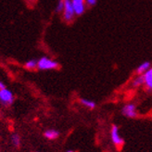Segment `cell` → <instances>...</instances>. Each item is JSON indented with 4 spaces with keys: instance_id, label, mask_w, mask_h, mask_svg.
I'll list each match as a JSON object with an SVG mask.
<instances>
[{
    "instance_id": "cell-1",
    "label": "cell",
    "mask_w": 152,
    "mask_h": 152,
    "mask_svg": "<svg viewBox=\"0 0 152 152\" xmlns=\"http://www.w3.org/2000/svg\"><path fill=\"white\" fill-rule=\"evenodd\" d=\"M58 63L54 59H51L48 57H42L39 60H37V69L41 71H49L58 69Z\"/></svg>"
},
{
    "instance_id": "cell-2",
    "label": "cell",
    "mask_w": 152,
    "mask_h": 152,
    "mask_svg": "<svg viewBox=\"0 0 152 152\" xmlns=\"http://www.w3.org/2000/svg\"><path fill=\"white\" fill-rule=\"evenodd\" d=\"M110 137H111V141L113 143V145L115 146L118 149L123 148V147L124 145V140L121 136V134L119 133V127L116 124H113L111 126Z\"/></svg>"
},
{
    "instance_id": "cell-3",
    "label": "cell",
    "mask_w": 152,
    "mask_h": 152,
    "mask_svg": "<svg viewBox=\"0 0 152 152\" xmlns=\"http://www.w3.org/2000/svg\"><path fill=\"white\" fill-rule=\"evenodd\" d=\"M63 20L66 22H72L75 18V12L72 4V0H64V10L62 12Z\"/></svg>"
},
{
    "instance_id": "cell-4",
    "label": "cell",
    "mask_w": 152,
    "mask_h": 152,
    "mask_svg": "<svg viewBox=\"0 0 152 152\" xmlns=\"http://www.w3.org/2000/svg\"><path fill=\"white\" fill-rule=\"evenodd\" d=\"M0 102L5 106H10L14 102V96L10 89H0Z\"/></svg>"
},
{
    "instance_id": "cell-5",
    "label": "cell",
    "mask_w": 152,
    "mask_h": 152,
    "mask_svg": "<svg viewBox=\"0 0 152 152\" xmlns=\"http://www.w3.org/2000/svg\"><path fill=\"white\" fill-rule=\"evenodd\" d=\"M121 114L126 118H135L137 117V111H136V106L133 103H128L124 106L121 109Z\"/></svg>"
},
{
    "instance_id": "cell-6",
    "label": "cell",
    "mask_w": 152,
    "mask_h": 152,
    "mask_svg": "<svg viewBox=\"0 0 152 152\" xmlns=\"http://www.w3.org/2000/svg\"><path fill=\"white\" fill-rule=\"evenodd\" d=\"M72 4L76 16H81L86 10V0H72Z\"/></svg>"
},
{
    "instance_id": "cell-7",
    "label": "cell",
    "mask_w": 152,
    "mask_h": 152,
    "mask_svg": "<svg viewBox=\"0 0 152 152\" xmlns=\"http://www.w3.org/2000/svg\"><path fill=\"white\" fill-rule=\"evenodd\" d=\"M143 75H144V79H145V86L147 89L152 91V67Z\"/></svg>"
},
{
    "instance_id": "cell-8",
    "label": "cell",
    "mask_w": 152,
    "mask_h": 152,
    "mask_svg": "<svg viewBox=\"0 0 152 152\" xmlns=\"http://www.w3.org/2000/svg\"><path fill=\"white\" fill-rule=\"evenodd\" d=\"M44 136L48 140H55L59 136V132L55 129H48L44 133Z\"/></svg>"
},
{
    "instance_id": "cell-9",
    "label": "cell",
    "mask_w": 152,
    "mask_h": 152,
    "mask_svg": "<svg viewBox=\"0 0 152 152\" xmlns=\"http://www.w3.org/2000/svg\"><path fill=\"white\" fill-rule=\"evenodd\" d=\"M151 68V64L149 61H145L141 63L137 68H136V73L138 75H141V74H144L146 72H148L149 69Z\"/></svg>"
},
{
    "instance_id": "cell-10",
    "label": "cell",
    "mask_w": 152,
    "mask_h": 152,
    "mask_svg": "<svg viewBox=\"0 0 152 152\" xmlns=\"http://www.w3.org/2000/svg\"><path fill=\"white\" fill-rule=\"evenodd\" d=\"M80 103L83 106V107H86L89 110H94L96 106L95 101L90 100V99H86V98H83V97L80 98Z\"/></svg>"
},
{
    "instance_id": "cell-11",
    "label": "cell",
    "mask_w": 152,
    "mask_h": 152,
    "mask_svg": "<svg viewBox=\"0 0 152 152\" xmlns=\"http://www.w3.org/2000/svg\"><path fill=\"white\" fill-rule=\"evenodd\" d=\"M145 85V79H144V75H137V77H135L133 82H132V86L134 87H139Z\"/></svg>"
},
{
    "instance_id": "cell-12",
    "label": "cell",
    "mask_w": 152,
    "mask_h": 152,
    "mask_svg": "<svg viewBox=\"0 0 152 152\" xmlns=\"http://www.w3.org/2000/svg\"><path fill=\"white\" fill-rule=\"evenodd\" d=\"M25 68L27 70H35L37 69V60L35 59H30L25 63Z\"/></svg>"
},
{
    "instance_id": "cell-13",
    "label": "cell",
    "mask_w": 152,
    "mask_h": 152,
    "mask_svg": "<svg viewBox=\"0 0 152 152\" xmlns=\"http://www.w3.org/2000/svg\"><path fill=\"white\" fill-rule=\"evenodd\" d=\"M10 140H11V143H12V145L14 147L18 148V147L20 146V135L18 134H13L11 135Z\"/></svg>"
},
{
    "instance_id": "cell-14",
    "label": "cell",
    "mask_w": 152,
    "mask_h": 152,
    "mask_svg": "<svg viewBox=\"0 0 152 152\" xmlns=\"http://www.w3.org/2000/svg\"><path fill=\"white\" fill-rule=\"evenodd\" d=\"M63 10H64V0H58L56 7V11L58 13H62Z\"/></svg>"
},
{
    "instance_id": "cell-15",
    "label": "cell",
    "mask_w": 152,
    "mask_h": 152,
    "mask_svg": "<svg viewBox=\"0 0 152 152\" xmlns=\"http://www.w3.org/2000/svg\"><path fill=\"white\" fill-rule=\"evenodd\" d=\"M86 3L87 7H94L97 3V0H86Z\"/></svg>"
},
{
    "instance_id": "cell-16",
    "label": "cell",
    "mask_w": 152,
    "mask_h": 152,
    "mask_svg": "<svg viewBox=\"0 0 152 152\" xmlns=\"http://www.w3.org/2000/svg\"><path fill=\"white\" fill-rule=\"evenodd\" d=\"M4 88H6L5 83L2 81H0V89H4Z\"/></svg>"
},
{
    "instance_id": "cell-17",
    "label": "cell",
    "mask_w": 152,
    "mask_h": 152,
    "mask_svg": "<svg viewBox=\"0 0 152 152\" xmlns=\"http://www.w3.org/2000/svg\"><path fill=\"white\" fill-rule=\"evenodd\" d=\"M67 152H75V151H73V150H68Z\"/></svg>"
},
{
    "instance_id": "cell-18",
    "label": "cell",
    "mask_w": 152,
    "mask_h": 152,
    "mask_svg": "<svg viewBox=\"0 0 152 152\" xmlns=\"http://www.w3.org/2000/svg\"><path fill=\"white\" fill-rule=\"evenodd\" d=\"M29 1H34V0H29Z\"/></svg>"
}]
</instances>
